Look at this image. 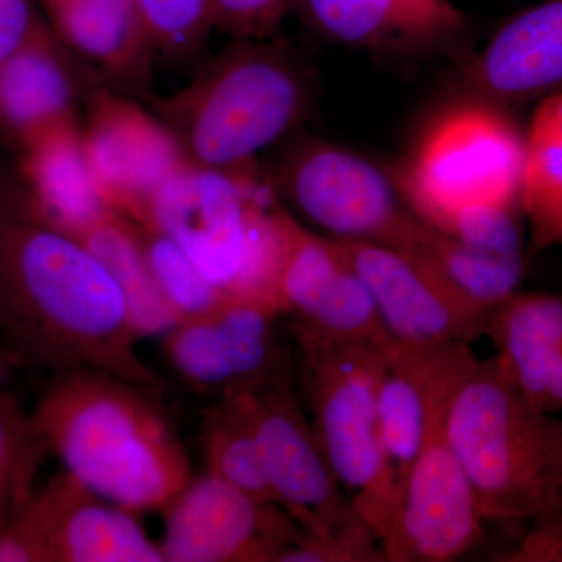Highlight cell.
<instances>
[{
	"label": "cell",
	"mask_w": 562,
	"mask_h": 562,
	"mask_svg": "<svg viewBox=\"0 0 562 562\" xmlns=\"http://www.w3.org/2000/svg\"><path fill=\"white\" fill-rule=\"evenodd\" d=\"M0 306L22 364L109 373L160 394L169 387L140 358L120 283L65 233L0 214Z\"/></svg>",
	"instance_id": "cell-1"
},
{
	"label": "cell",
	"mask_w": 562,
	"mask_h": 562,
	"mask_svg": "<svg viewBox=\"0 0 562 562\" xmlns=\"http://www.w3.org/2000/svg\"><path fill=\"white\" fill-rule=\"evenodd\" d=\"M109 373H54L31 412L65 472L128 512H165L191 482L179 431L155 395Z\"/></svg>",
	"instance_id": "cell-2"
},
{
	"label": "cell",
	"mask_w": 562,
	"mask_h": 562,
	"mask_svg": "<svg viewBox=\"0 0 562 562\" xmlns=\"http://www.w3.org/2000/svg\"><path fill=\"white\" fill-rule=\"evenodd\" d=\"M313 95L312 69L271 36L233 40L187 87L154 99V109L191 165L236 169L299 127Z\"/></svg>",
	"instance_id": "cell-3"
},
{
	"label": "cell",
	"mask_w": 562,
	"mask_h": 562,
	"mask_svg": "<svg viewBox=\"0 0 562 562\" xmlns=\"http://www.w3.org/2000/svg\"><path fill=\"white\" fill-rule=\"evenodd\" d=\"M446 432L484 522L562 530V419L531 408L494 358L462 384Z\"/></svg>",
	"instance_id": "cell-4"
},
{
	"label": "cell",
	"mask_w": 562,
	"mask_h": 562,
	"mask_svg": "<svg viewBox=\"0 0 562 562\" xmlns=\"http://www.w3.org/2000/svg\"><path fill=\"white\" fill-rule=\"evenodd\" d=\"M292 220L257 162L236 169L187 162L162 184L138 224L171 236L228 294L279 312L277 281Z\"/></svg>",
	"instance_id": "cell-5"
},
{
	"label": "cell",
	"mask_w": 562,
	"mask_h": 562,
	"mask_svg": "<svg viewBox=\"0 0 562 562\" xmlns=\"http://www.w3.org/2000/svg\"><path fill=\"white\" fill-rule=\"evenodd\" d=\"M313 430L351 506L376 538L386 535L401 487L384 454L379 387L391 347L295 335Z\"/></svg>",
	"instance_id": "cell-6"
},
{
	"label": "cell",
	"mask_w": 562,
	"mask_h": 562,
	"mask_svg": "<svg viewBox=\"0 0 562 562\" xmlns=\"http://www.w3.org/2000/svg\"><path fill=\"white\" fill-rule=\"evenodd\" d=\"M525 135L505 109L476 98L435 117L408 157L386 169L425 224L468 203L520 206Z\"/></svg>",
	"instance_id": "cell-7"
},
{
	"label": "cell",
	"mask_w": 562,
	"mask_h": 562,
	"mask_svg": "<svg viewBox=\"0 0 562 562\" xmlns=\"http://www.w3.org/2000/svg\"><path fill=\"white\" fill-rule=\"evenodd\" d=\"M271 181L277 194L333 238L405 251L424 224L387 171L325 140L294 144Z\"/></svg>",
	"instance_id": "cell-8"
},
{
	"label": "cell",
	"mask_w": 562,
	"mask_h": 562,
	"mask_svg": "<svg viewBox=\"0 0 562 562\" xmlns=\"http://www.w3.org/2000/svg\"><path fill=\"white\" fill-rule=\"evenodd\" d=\"M132 514L63 471L0 535V562H165Z\"/></svg>",
	"instance_id": "cell-9"
},
{
	"label": "cell",
	"mask_w": 562,
	"mask_h": 562,
	"mask_svg": "<svg viewBox=\"0 0 562 562\" xmlns=\"http://www.w3.org/2000/svg\"><path fill=\"white\" fill-rule=\"evenodd\" d=\"M241 395L277 502L306 535L328 536L355 512L303 413L291 369Z\"/></svg>",
	"instance_id": "cell-10"
},
{
	"label": "cell",
	"mask_w": 562,
	"mask_h": 562,
	"mask_svg": "<svg viewBox=\"0 0 562 562\" xmlns=\"http://www.w3.org/2000/svg\"><path fill=\"white\" fill-rule=\"evenodd\" d=\"M165 562H280L305 531L272 503L205 472L166 506Z\"/></svg>",
	"instance_id": "cell-11"
},
{
	"label": "cell",
	"mask_w": 562,
	"mask_h": 562,
	"mask_svg": "<svg viewBox=\"0 0 562 562\" xmlns=\"http://www.w3.org/2000/svg\"><path fill=\"white\" fill-rule=\"evenodd\" d=\"M279 317L266 303L228 295L211 312L181 319L162 336V350L191 390L220 398L290 371Z\"/></svg>",
	"instance_id": "cell-12"
},
{
	"label": "cell",
	"mask_w": 562,
	"mask_h": 562,
	"mask_svg": "<svg viewBox=\"0 0 562 562\" xmlns=\"http://www.w3.org/2000/svg\"><path fill=\"white\" fill-rule=\"evenodd\" d=\"M447 414L432 425L382 539L387 562H449L482 539L486 522L447 439Z\"/></svg>",
	"instance_id": "cell-13"
},
{
	"label": "cell",
	"mask_w": 562,
	"mask_h": 562,
	"mask_svg": "<svg viewBox=\"0 0 562 562\" xmlns=\"http://www.w3.org/2000/svg\"><path fill=\"white\" fill-rule=\"evenodd\" d=\"M87 103L81 132L103 201L143 222L162 184L190 161L157 114L105 88L91 90Z\"/></svg>",
	"instance_id": "cell-14"
},
{
	"label": "cell",
	"mask_w": 562,
	"mask_h": 562,
	"mask_svg": "<svg viewBox=\"0 0 562 562\" xmlns=\"http://www.w3.org/2000/svg\"><path fill=\"white\" fill-rule=\"evenodd\" d=\"M276 305L281 316L291 317L295 335L380 347L395 344L336 239L308 231L295 217L277 281Z\"/></svg>",
	"instance_id": "cell-15"
},
{
	"label": "cell",
	"mask_w": 562,
	"mask_h": 562,
	"mask_svg": "<svg viewBox=\"0 0 562 562\" xmlns=\"http://www.w3.org/2000/svg\"><path fill=\"white\" fill-rule=\"evenodd\" d=\"M479 362L465 342H395L387 351L379 387L380 432L401 497L432 425L449 412Z\"/></svg>",
	"instance_id": "cell-16"
},
{
	"label": "cell",
	"mask_w": 562,
	"mask_h": 562,
	"mask_svg": "<svg viewBox=\"0 0 562 562\" xmlns=\"http://www.w3.org/2000/svg\"><path fill=\"white\" fill-rule=\"evenodd\" d=\"M335 239L395 342L472 344L486 335L490 319L458 301L408 255L380 244Z\"/></svg>",
	"instance_id": "cell-17"
},
{
	"label": "cell",
	"mask_w": 562,
	"mask_h": 562,
	"mask_svg": "<svg viewBox=\"0 0 562 562\" xmlns=\"http://www.w3.org/2000/svg\"><path fill=\"white\" fill-rule=\"evenodd\" d=\"M464 79L476 98L502 109L562 91V0H543L503 24Z\"/></svg>",
	"instance_id": "cell-18"
},
{
	"label": "cell",
	"mask_w": 562,
	"mask_h": 562,
	"mask_svg": "<svg viewBox=\"0 0 562 562\" xmlns=\"http://www.w3.org/2000/svg\"><path fill=\"white\" fill-rule=\"evenodd\" d=\"M69 54L41 20L31 38L0 66V139L14 150L41 133L79 121L85 87Z\"/></svg>",
	"instance_id": "cell-19"
},
{
	"label": "cell",
	"mask_w": 562,
	"mask_h": 562,
	"mask_svg": "<svg viewBox=\"0 0 562 562\" xmlns=\"http://www.w3.org/2000/svg\"><path fill=\"white\" fill-rule=\"evenodd\" d=\"M24 201L0 214L22 217L72 236L111 211L92 172L80 122L41 133L18 150Z\"/></svg>",
	"instance_id": "cell-20"
},
{
	"label": "cell",
	"mask_w": 562,
	"mask_h": 562,
	"mask_svg": "<svg viewBox=\"0 0 562 562\" xmlns=\"http://www.w3.org/2000/svg\"><path fill=\"white\" fill-rule=\"evenodd\" d=\"M291 9L322 38L355 49H424L464 25L447 0H291Z\"/></svg>",
	"instance_id": "cell-21"
},
{
	"label": "cell",
	"mask_w": 562,
	"mask_h": 562,
	"mask_svg": "<svg viewBox=\"0 0 562 562\" xmlns=\"http://www.w3.org/2000/svg\"><path fill=\"white\" fill-rule=\"evenodd\" d=\"M57 38L124 90L149 94L155 49L138 0H41Z\"/></svg>",
	"instance_id": "cell-22"
},
{
	"label": "cell",
	"mask_w": 562,
	"mask_h": 562,
	"mask_svg": "<svg viewBox=\"0 0 562 562\" xmlns=\"http://www.w3.org/2000/svg\"><path fill=\"white\" fill-rule=\"evenodd\" d=\"M486 335L506 382L542 412L549 371L562 351V294L516 292L492 313Z\"/></svg>",
	"instance_id": "cell-23"
},
{
	"label": "cell",
	"mask_w": 562,
	"mask_h": 562,
	"mask_svg": "<svg viewBox=\"0 0 562 562\" xmlns=\"http://www.w3.org/2000/svg\"><path fill=\"white\" fill-rule=\"evenodd\" d=\"M402 254L419 262L458 301L487 319L519 292L524 277L525 258L476 249L425 222Z\"/></svg>",
	"instance_id": "cell-24"
},
{
	"label": "cell",
	"mask_w": 562,
	"mask_h": 562,
	"mask_svg": "<svg viewBox=\"0 0 562 562\" xmlns=\"http://www.w3.org/2000/svg\"><path fill=\"white\" fill-rule=\"evenodd\" d=\"M70 238L91 250L120 283L140 339L165 336L179 324L181 317L151 277L132 221L109 211Z\"/></svg>",
	"instance_id": "cell-25"
},
{
	"label": "cell",
	"mask_w": 562,
	"mask_h": 562,
	"mask_svg": "<svg viewBox=\"0 0 562 562\" xmlns=\"http://www.w3.org/2000/svg\"><path fill=\"white\" fill-rule=\"evenodd\" d=\"M201 431L206 472L255 501L279 506L266 473L254 425L238 392L214 398L203 416Z\"/></svg>",
	"instance_id": "cell-26"
},
{
	"label": "cell",
	"mask_w": 562,
	"mask_h": 562,
	"mask_svg": "<svg viewBox=\"0 0 562 562\" xmlns=\"http://www.w3.org/2000/svg\"><path fill=\"white\" fill-rule=\"evenodd\" d=\"M132 224L158 290L181 319L211 312L232 295L211 281L171 236L151 225Z\"/></svg>",
	"instance_id": "cell-27"
},
{
	"label": "cell",
	"mask_w": 562,
	"mask_h": 562,
	"mask_svg": "<svg viewBox=\"0 0 562 562\" xmlns=\"http://www.w3.org/2000/svg\"><path fill=\"white\" fill-rule=\"evenodd\" d=\"M46 452L31 412L10 392L0 390V535L32 501Z\"/></svg>",
	"instance_id": "cell-28"
},
{
	"label": "cell",
	"mask_w": 562,
	"mask_h": 562,
	"mask_svg": "<svg viewBox=\"0 0 562 562\" xmlns=\"http://www.w3.org/2000/svg\"><path fill=\"white\" fill-rule=\"evenodd\" d=\"M520 209L532 254L562 244V140L525 133Z\"/></svg>",
	"instance_id": "cell-29"
},
{
	"label": "cell",
	"mask_w": 562,
	"mask_h": 562,
	"mask_svg": "<svg viewBox=\"0 0 562 562\" xmlns=\"http://www.w3.org/2000/svg\"><path fill=\"white\" fill-rule=\"evenodd\" d=\"M155 54L187 61L201 54L214 29L211 0H138Z\"/></svg>",
	"instance_id": "cell-30"
},
{
	"label": "cell",
	"mask_w": 562,
	"mask_h": 562,
	"mask_svg": "<svg viewBox=\"0 0 562 562\" xmlns=\"http://www.w3.org/2000/svg\"><path fill=\"white\" fill-rule=\"evenodd\" d=\"M428 225L476 249L503 257L525 258L517 206L468 203L442 211Z\"/></svg>",
	"instance_id": "cell-31"
},
{
	"label": "cell",
	"mask_w": 562,
	"mask_h": 562,
	"mask_svg": "<svg viewBox=\"0 0 562 562\" xmlns=\"http://www.w3.org/2000/svg\"><path fill=\"white\" fill-rule=\"evenodd\" d=\"M280 562H387L382 542L360 516L353 514L328 536H303Z\"/></svg>",
	"instance_id": "cell-32"
},
{
	"label": "cell",
	"mask_w": 562,
	"mask_h": 562,
	"mask_svg": "<svg viewBox=\"0 0 562 562\" xmlns=\"http://www.w3.org/2000/svg\"><path fill=\"white\" fill-rule=\"evenodd\" d=\"M214 29L232 40L277 36L291 0H211Z\"/></svg>",
	"instance_id": "cell-33"
},
{
	"label": "cell",
	"mask_w": 562,
	"mask_h": 562,
	"mask_svg": "<svg viewBox=\"0 0 562 562\" xmlns=\"http://www.w3.org/2000/svg\"><path fill=\"white\" fill-rule=\"evenodd\" d=\"M40 22L32 0H0V66L31 38Z\"/></svg>",
	"instance_id": "cell-34"
},
{
	"label": "cell",
	"mask_w": 562,
	"mask_h": 562,
	"mask_svg": "<svg viewBox=\"0 0 562 562\" xmlns=\"http://www.w3.org/2000/svg\"><path fill=\"white\" fill-rule=\"evenodd\" d=\"M501 561L508 562H562V530L532 528L525 531L519 546L502 554Z\"/></svg>",
	"instance_id": "cell-35"
},
{
	"label": "cell",
	"mask_w": 562,
	"mask_h": 562,
	"mask_svg": "<svg viewBox=\"0 0 562 562\" xmlns=\"http://www.w3.org/2000/svg\"><path fill=\"white\" fill-rule=\"evenodd\" d=\"M527 135L562 140V91L539 102Z\"/></svg>",
	"instance_id": "cell-36"
},
{
	"label": "cell",
	"mask_w": 562,
	"mask_h": 562,
	"mask_svg": "<svg viewBox=\"0 0 562 562\" xmlns=\"http://www.w3.org/2000/svg\"><path fill=\"white\" fill-rule=\"evenodd\" d=\"M542 412L549 414L562 412V351L558 355L549 371Z\"/></svg>",
	"instance_id": "cell-37"
},
{
	"label": "cell",
	"mask_w": 562,
	"mask_h": 562,
	"mask_svg": "<svg viewBox=\"0 0 562 562\" xmlns=\"http://www.w3.org/2000/svg\"><path fill=\"white\" fill-rule=\"evenodd\" d=\"M22 366L21 358L18 357L16 351L7 349L0 351V383L9 379L11 373L20 369Z\"/></svg>",
	"instance_id": "cell-38"
},
{
	"label": "cell",
	"mask_w": 562,
	"mask_h": 562,
	"mask_svg": "<svg viewBox=\"0 0 562 562\" xmlns=\"http://www.w3.org/2000/svg\"><path fill=\"white\" fill-rule=\"evenodd\" d=\"M5 330H7L5 314H3L2 306H0V333H2L3 336H5Z\"/></svg>",
	"instance_id": "cell-39"
}]
</instances>
